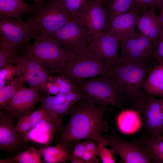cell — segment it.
Masks as SVG:
<instances>
[{
  "label": "cell",
  "mask_w": 163,
  "mask_h": 163,
  "mask_svg": "<svg viewBox=\"0 0 163 163\" xmlns=\"http://www.w3.org/2000/svg\"><path fill=\"white\" fill-rule=\"evenodd\" d=\"M22 75L17 76L8 85L0 89V110L17 92L25 86Z\"/></svg>",
  "instance_id": "26"
},
{
  "label": "cell",
  "mask_w": 163,
  "mask_h": 163,
  "mask_svg": "<svg viewBox=\"0 0 163 163\" xmlns=\"http://www.w3.org/2000/svg\"><path fill=\"white\" fill-rule=\"evenodd\" d=\"M86 150L90 152L93 155L98 156L99 145L94 140L88 139L85 140Z\"/></svg>",
  "instance_id": "35"
},
{
  "label": "cell",
  "mask_w": 163,
  "mask_h": 163,
  "mask_svg": "<svg viewBox=\"0 0 163 163\" xmlns=\"http://www.w3.org/2000/svg\"><path fill=\"white\" fill-rule=\"evenodd\" d=\"M91 35L78 17L70 18L65 25L49 36L62 47L76 54L88 48Z\"/></svg>",
  "instance_id": "8"
},
{
  "label": "cell",
  "mask_w": 163,
  "mask_h": 163,
  "mask_svg": "<svg viewBox=\"0 0 163 163\" xmlns=\"http://www.w3.org/2000/svg\"><path fill=\"white\" fill-rule=\"evenodd\" d=\"M107 66L88 46L83 51L75 54L72 59L53 75L74 83L107 73Z\"/></svg>",
  "instance_id": "5"
},
{
  "label": "cell",
  "mask_w": 163,
  "mask_h": 163,
  "mask_svg": "<svg viewBox=\"0 0 163 163\" xmlns=\"http://www.w3.org/2000/svg\"><path fill=\"white\" fill-rule=\"evenodd\" d=\"M24 57L15 50L0 43V69L9 65H16Z\"/></svg>",
  "instance_id": "28"
},
{
  "label": "cell",
  "mask_w": 163,
  "mask_h": 163,
  "mask_svg": "<svg viewBox=\"0 0 163 163\" xmlns=\"http://www.w3.org/2000/svg\"><path fill=\"white\" fill-rule=\"evenodd\" d=\"M35 5V2L29 4L24 0H0V19L12 18L22 20V16L30 14Z\"/></svg>",
  "instance_id": "19"
},
{
  "label": "cell",
  "mask_w": 163,
  "mask_h": 163,
  "mask_svg": "<svg viewBox=\"0 0 163 163\" xmlns=\"http://www.w3.org/2000/svg\"><path fill=\"white\" fill-rule=\"evenodd\" d=\"M35 0V1H37L38 0Z\"/></svg>",
  "instance_id": "45"
},
{
  "label": "cell",
  "mask_w": 163,
  "mask_h": 163,
  "mask_svg": "<svg viewBox=\"0 0 163 163\" xmlns=\"http://www.w3.org/2000/svg\"><path fill=\"white\" fill-rule=\"evenodd\" d=\"M159 16L163 25V8L159 10Z\"/></svg>",
  "instance_id": "41"
},
{
  "label": "cell",
  "mask_w": 163,
  "mask_h": 163,
  "mask_svg": "<svg viewBox=\"0 0 163 163\" xmlns=\"http://www.w3.org/2000/svg\"><path fill=\"white\" fill-rule=\"evenodd\" d=\"M81 158L85 163H97L99 162L97 156L86 150L83 153Z\"/></svg>",
  "instance_id": "36"
},
{
  "label": "cell",
  "mask_w": 163,
  "mask_h": 163,
  "mask_svg": "<svg viewBox=\"0 0 163 163\" xmlns=\"http://www.w3.org/2000/svg\"><path fill=\"white\" fill-rule=\"evenodd\" d=\"M38 102L45 111L46 116L53 123L60 127L62 121L59 118L56 112L54 97L44 91H38Z\"/></svg>",
  "instance_id": "24"
},
{
  "label": "cell",
  "mask_w": 163,
  "mask_h": 163,
  "mask_svg": "<svg viewBox=\"0 0 163 163\" xmlns=\"http://www.w3.org/2000/svg\"><path fill=\"white\" fill-rule=\"evenodd\" d=\"M15 120L4 109L0 110V149L11 157L28 148L30 141L28 135L17 129Z\"/></svg>",
  "instance_id": "9"
},
{
  "label": "cell",
  "mask_w": 163,
  "mask_h": 163,
  "mask_svg": "<svg viewBox=\"0 0 163 163\" xmlns=\"http://www.w3.org/2000/svg\"><path fill=\"white\" fill-rule=\"evenodd\" d=\"M16 66L10 64L0 69V89L5 86V83L10 80H13L16 75Z\"/></svg>",
  "instance_id": "31"
},
{
  "label": "cell",
  "mask_w": 163,
  "mask_h": 163,
  "mask_svg": "<svg viewBox=\"0 0 163 163\" xmlns=\"http://www.w3.org/2000/svg\"><path fill=\"white\" fill-rule=\"evenodd\" d=\"M70 161L72 163H85L81 158L72 157Z\"/></svg>",
  "instance_id": "40"
},
{
  "label": "cell",
  "mask_w": 163,
  "mask_h": 163,
  "mask_svg": "<svg viewBox=\"0 0 163 163\" xmlns=\"http://www.w3.org/2000/svg\"><path fill=\"white\" fill-rule=\"evenodd\" d=\"M143 90L154 97L163 98V64L150 69L146 76Z\"/></svg>",
  "instance_id": "21"
},
{
  "label": "cell",
  "mask_w": 163,
  "mask_h": 163,
  "mask_svg": "<svg viewBox=\"0 0 163 163\" xmlns=\"http://www.w3.org/2000/svg\"><path fill=\"white\" fill-rule=\"evenodd\" d=\"M82 98L94 104L101 103L122 109L118 86L108 73L74 83Z\"/></svg>",
  "instance_id": "4"
},
{
  "label": "cell",
  "mask_w": 163,
  "mask_h": 163,
  "mask_svg": "<svg viewBox=\"0 0 163 163\" xmlns=\"http://www.w3.org/2000/svg\"><path fill=\"white\" fill-rule=\"evenodd\" d=\"M28 53L40 61L50 71L52 75L75 55L60 46L49 36L35 39L30 45Z\"/></svg>",
  "instance_id": "6"
},
{
  "label": "cell",
  "mask_w": 163,
  "mask_h": 163,
  "mask_svg": "<svg viewBox=\"0 0 163 163\" xmlns=\"http://www.w3.org/2000/svg\"><path fill=\"white\" fill-rule=\"evenodd\" d=\"M161 136H163V133L162 134V135Z\"/></svg>",
  "instance_id": "44"
},
{
  "label": "cell",
  "mask_w": 163,
  "mask_h": 163,
  "mask_svg": "<svg viewBox=\"0 0 163 163\" xmlns=\"http://www.w3.org/2000/svg\"><path fill=\"white\" fill-rule=\"evenodd\" d=\"M109 106L82 97L71 107L69 120L56 139V142L72 144L90 139L98 143L104 138L102 133L108 130L104 117L110 110Z\"/></svg>",
  "instance_id": "1"
},
{
  "label": "cell",
  "mask_w": 163,
  "mask_h": 163,
  "mask_svg": "<svg viewBox=\"0 0 163 163\" xmlns=\"http://www.w3.org/2000/svg\"><path fill=\"white\" fill-rule=\"evenodd\" d=\"M38 89L25 86L17 92L5 105L2 109L14 118L18 119L36 110L38 102Z\"/></svg>",
  "instance_id": "17"
},
{
  "label": "cell",
  "mask_w": 163,
  "mask_h": 163,
  "mask_svg": "<svg viewBox=\"0 0 163 163\" xmlns=\"http://www.w3.org/2000/svg\"><path fill=\"white\" fill-rule=\"evenodd\" d=\"M72 152V157L81 158L85 151V140L74 142Z\"/></svg>",
  "instance_id": "33"
},
{
  "label": "cell",
  "mask_w": 163,
  "mask_h": 163,
  "mask_svg": "<svg viewBox=\"0 0 163 163\" xmlns=\"http://www.w3.org/2000/svg\"><path fill=\"white\" fill-rule=\"evenodd\" d=\"M134 0H106L104 7L109 23L117 15L125 12L133 5Z\"/></svg>",
  "instance_id": "25"
},
{
  "label": "cell",
  "mask_w": 163,
  "mask_h": 163,
  "mask_svg": "<svg viewBox=\"0 0 163 163\" xmlns=\"http://www.w3.org/2000/svg\"><path fill=\"white\" fill-rule=\"evenodd\" d=\"M119 42L107 34H91L89 47L94 54L108 66L115 65L119 58Z\"/></svg>",
  "instance_id": "16"
},
{
  "label": "cell",
  "mask_w": 163,
  "mask_h": 163,
  "mask_svg": "<svg viewBox=\"0 0 163 163\" xmlns=\"http://www.w3.org/2000/svg\"><path fill=\"white\" fill-rule=\"evenodd\" d=\"M154 0H134L131 8H136L142 11L149 7L154 8Z\"/></svg>",
  "instance_id": "34"
},
{
  "label": "cell",
  "mask_w": 163,
  "mask_h": 163,
  "mask_svg": "<svg viewBox=\"0 0 163 163\" xmlns=\"http://www.w3.org/2000/svg\"><path fill=\"white\" fill-rule=\"evenodd\" d=\"M16 75H22L29 88L43 91L52 77L50 71L39 60L28 54L15 65Z\"/></svg>",
  "instance_id": "11"
},
{
  "label": "cell",
  "mask_w": 163,
  "mask_h": 163,
  "mask_svg": "<svg viewBox=\"0 0 163 163\" xmlns=\"http://www.w3.org/2000/svg\"><path fill=\"white\" fill-rule=\"evenodd\" d=\"M74 144L56 143L54 146L42 147L43 158L46 163H64L71 159Z\"/></svg>",
  "instance_id": "20"
},
{
  "label": "cell",
  "mask_w": 163,
  "mask_h": 163,
  "mask_svg": "<svg viewBox=\"0 0 163 163\" xmlns=\"http://www.w3.org/2000/svg\"><path fill=\"white\" fill-rule=\"evenodd\" d=\"M155 8L144 10L136 24L141 33L154 41L160 38L163 33V25Z\"/></svg>",
  "instance_id": "18"
},
{
  "label": "cell",
  "mask_w": 163,
  "mask_h": 163,
  "mask_svg": "<svg viewBox=\"0 0 163 163\" xmlns=\"http://www.w3.org/2000/svg\"><path fill=\"white\" fill-rule=\"evenodd\" d=\"M46 116L45 110L42 107L18 119L17 128L21 133L27 135Z\"/></svg>",
  "instance_id": "23"
},
{
  "label": "cell",
  "mask_w": 163,
  "mask_h": 163,
  "mask_svg": "<svg viewBox=\"0 0 163 163\" xmlns=\"http://www.w3.org/2000/svg\"><path fill=\"white\" fill-rule=\"evenodd\" d=\"M142 139L152 163H163V136L146 135Z\"/></svg>",
  "instance_id": "22"
},
{
  "label": "cell",
  "mask_w": 163,
  "mask_h": 163,
  "mask_svg": "<svg viewBox=\"0 0 163 163\" xmlns=\"http://www.w3.org/2000/svg\"><path fill=\"white\" fill-rule=\"evenodd\" d=\"M151 63L129 61L119 57L115 65L107 66V73L116 82L123 102L133 104L143 91L147 75L151 69Z\"/></svg>",
  "instance_id": "3"
},
{
  "label": "cell",
  "mask_w": 163,
  "mask_h": 163,
  "mask_svg": "<svg viewBox=\"0 0 163 163\" xmlns=\"http://www.w3.org/2000/svg\"><path fill=\"white\" fill-rule=\"evenodd\" d=\"M154 57L159 64H163V40L160 38L155 42Z\"/></svg>",
  "instance_id": "32"
},
{
  "label": "cell",
  "mask_w": 163,
  "mask_h": 163,
  "mask_svg": "<svg viewBox=\"0 0 163 163\" xmlns=\"http://www.w3.org/2000/svg\"><path fill=\"white\" fill-rule=\"evenodd\" d=\"M143 11L136 8L119 14L110 22L106 33L113 37L119 42L126 41L138 34L135 27Z\"/></svg>",
  "instance_id": "15"
},
{
  "label": "cell",
  "mask_w": 163,
  "mask_h": 163,
  "mask_svg": "<svg viewBox=\"0 0 163 163\" xmlns=\"http://www.w3.org/2000/svg\"><path fill=\"white\" fill-rule=\"evenodd\" d=\"M102 5L98 0H88L78 14L91 34H106L109 29V23Z\"/></svg>",
  "instance_id": "14"
},
{
  "label": "cell",
  "mask_w": 163,
  "mask_h": 163,
  "mask_svg": "<svg viewBox=\"0 0 163 163\" xmlns=\"http://www.w3.org/2000/svg\"><path fill=\"white\" fill-rule=\"evenodd\" d=\"M109 141L108 139L104 137L98 142V156L100 157L102 163H115L116 161L114 158V154L116 153L115 151L112 148L109 149L106 147L107 146Z\"/></svg>",
  "instance_id": "29"
},
{
  "label": "cell",
  "mask_w": 163,
  "mask_h": 163,
  "mask_svg": "<svg viewBox=\"0 0 163 163\" xmlns=\"http://www.w3.org/2000/svg\"><path fill=\"white\" fill-rule=\"evenodd\" d=\"M160 38H161L163 40V33L161 35Z\"/></svg>",
  "instance_id": "43"
},
{
  "label": "cell",
  "mask_w": 163,
  "mask_h": 163,
  "mask_svg": "<svg viewBox=\"0 0 163 163\" xmlns=\"http://www.w3.org/2000/svg\"><path fill=\"white\" fill-rule=\"evenodd\" d=\"M70 18H78V14L88 0H59Z\"/></svg>",
  "instance_id": "30"
},
{
  "label": "cell",
  "mask_w": 163,
  "mask_h": 163,
  "mask_svg": "<svg viewBox=\"0 0 163 163\" xmlns=\"http://www.w3.org/2000/svg\"><path fill=\"white\" fill-rule=\"evenodd\" d=\"M139 114L147 135H161L163 133V98L158 99L143 91L133 105Z\"/></svg>",
  "instance_id": "7"
},
{
  "label": "cell",
  "mask_w": 163,
  "mask_h": 163,
  "mask_svg": "<svg viewBox=\"0 0 163 163\" xmlns=\"http://www.w3.org/2000/svg\"><path fill=\"white\" fill-rule=\"evenodd\" d=\"M156 41L140 33L136 36L119 42V57L125 60L150 63L153 59Z\"/></svg>",
  "instance_id": "12"
},
{
  "label": "cell",
  "mask_w": 163,
  "mask_h": 163,
  "mask_svg": "<svg viewBox=\"0 0 163 163\" xmlns=\"http://www.w3.org/2000/svg\"><path fill=\"white\" fill-rule=\"evenodd\" d=\"M31 39L24 21L12 18L0 19V43L25 57L28 54Z\"/></svg>",
  "instance_id": "10"
},
{
  "label": "cell",
  "mask_w": 163,
  "mask_h": 163,
  "mask_svg": "<svg viewBox=\"0 0 163 163\" xmlns=\"http://www.w3.org/2000/svg\"><path fill=\"white\" fill-rule=\"evenodd\" d=\"M99 1L102 5H104L106 0H98Z\"/></svg>",
  "instance_id": "42"
},
{
  "label": "cell",
  "mask_w": 163,
  "mask_h": 163,
  "mask_svg": "<svg viewBox=\"0 0 163 163\" xmlns=\"http://www.w3.org/2000/svg\"><path fill=\"white\" fill-rule=\"evenodd\" d=\"M154 2L155 8L159 10L163 8V0H154Z\"/></svg>",
  "instance_id": "38"
},
{
  "label": "cell",
  "mask_w": 163,
  "mask_h": 163,
  "mask_svg": "<svg viewBox=\"0 0 163 163\" xmlns=\"http://www.w3.org/2000/svg\"><path fill=\"white\" fill-rule=\"evenodd\" d=\"M108 139L107 146L119 155L122 163H152L142 138L129 142L114 134Z\"/></svg>",
  "instance_id": "13"
},
{
  "label": "cell",
  "mask_w": 163,
  "mask_h": 163,
  "mask_svg": "<svg viewBox=\"0 0 163 163\" xmlns=\"http://www.w3.org/2000/svg\"><path fill=\"white\" fill-rule=\"evenodd\" d=\"M12 158L17 163H42L43 148L29 147Z\"/></svg>",
  "instance_id": "27"
},
{
  "label": "cell",
  "mask_w": 163,
  "mask_h": 163,
  "mask_svg": "<svg viewBox=\"0 0 163 163\" xmlns=\"http://www.w3.org/2000/svg\"><path fill=\"white\" fill-rule=\"evenodd\" d=\"M46 92L50 94H57L59 92V88L57 86L52 85L47 90Z\"/></svg>",
  "instance_id": "37"
},
{
  "label": "cell",
  "mask_w": 163,
  "mask_h": 163,
  "mask_svg": "<svg viewBox=\"0 0 163 163\" xmlns=\"http://www.w3.org/2000/svg\"><path fill=\"white\" fill-rule=\"evenodd\" d=\"M0 163H17L12 157L6 156L4 159H0Z\"/></svg>",
  "instance_id": "39"
},
{
  "label": "cell",
  "mask_w": 163,
  "mask_h": 163,
  "mask_svg": "<svg viewBox=\"0 0 163 163\" xmlns=\"http://www.w3.org/2000/svg\"><path fill=\"white\" fill-rule=\"evenodd\" d=\"M24 21L31 39L50 36L70 18L59 0H38Z\"/></svg>",
  "instance_id": "2"
}]
</instances>
